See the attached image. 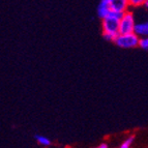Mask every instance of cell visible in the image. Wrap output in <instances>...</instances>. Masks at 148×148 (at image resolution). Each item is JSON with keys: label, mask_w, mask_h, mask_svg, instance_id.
<instances>
[{"label": "cell", "mask_w": 148, "mask_h": 148, "mask_svg": "<svg viewBox=\"0 0 148 148\" xmlns=\"http://www.w3.org/2000/svg\"><path fill=\"white\" fill-rule=\"evenodd\" d=\"M93 148H109V145L104 142V143H101L99 145L95 146V147H93Z\"/></svg>", "instance_id": "cell-11"}, {"label": "cell", "mask_w": 148, "mask_h": 148, "mask_svg": "<svg viewBox=\"0 0 148 148\" xmlns=\"http://www.w3.org/2000/svg\"><path fill=\"white\" fill-rule=\"evenodd\" d=\"M143 6H144V8H145V10L148 12V0H145V2H144Z\"/></svg>", "instance_id": "cell-12"}, {"label": "cell", "mask_w": 148, "mask_h": 148, "mask_svg": "<svg viewBox=\"0 0 148 148\" xmlns=\"http://www.w3.org/2000/svg\"><path fill=\"white\" fill-rule=\"evenodd\" d=\"M109 6H110V10L113 12L123 14L128 10L130 3H128V0H110Z\"/></svg>", "instance_id": "cell-4"}, {"label": "cell", "mask_w": 148, "mask_h": 148, "mask_svg": "<svg viewBox=\"0 0 148 148\" xmlns=\"http://www.w3.org/2000/svg\"><path fill=\"white\" fill-rule=\"evenodd\" d=\"M136 26V21H135V16L133 12H123L122 17L119 20L118 29L120 34H125V33H132L135 30Z\"/></svg>", "instance_id": "cell-3"}, {"label": "cell", "mask_w": 148, "mask_h": 148, "mask_svg": "<svg viewBox=\"0 0 148 148\" xmlns=\"http://www.w3.org/2000/svg\"><path fill=\"white\" fill-rule=\"evenodd\" d=\"M101 1H104V2H106V3H109V2H110V0H101Z\"/></svg>", "instance_id": "cell-13"}, {"label": "cell", "mask_w": 148, "mask_h": 148, "mask_svg": "<svg viewBox=\"0 0 148 148\" xmlns=\"http://www.w3.org/2000/svg\"><path fill=\"white\" fill-rule=\"evenodd\" d=\"M123 14L121 12H116L111 10L110 14L106 18L101 19V29H103V35L105 40L108 42H114L115 37L119 34V20L122 17Z\"/></svg>", "instance_id": "cell-1"}, {"label": "cell", "mask_w": 148, "mask_h": 148, "mask_svg": "<svg viewBox=\"0 0 148 148\" xmlns=\"http://www.w3.org/2000/svg\"><path fill=\"white\" fill-rule=\"evenodd\" d=\"M34 139L37 143L40 144V145L44 146V147H49L52 144V142H51V140L49 138H47L46 136H42V135H35Z\"/></svg>", "instance_id": "cell-7"}, {"label": "cell", "mask_w": 148, "mask_h": 148, "mask_svg": "<svg viewBox=\"0 0 148 148\" xmlns=\"http://www.w3.org/2000/svg\"><path fill=\"white\" fill-rule=\"evenodd\" d=\"M111 10H110V6H109V3H106L104 1H101L97 6V16H99L101 19H104L107 16L110 14Z\"/></svg>", "instance_id": "cell-6"}, {"label": "cell", "mask_w": 148, "mask_h": 148, "mask_svg": "<svg viewBox=\"0 0 148 148\" xmlns=\"http://www.w3.org/2000/svg\"><path fill=\"white\" fill-rule=\"evenodd\" d=\"M145 0H128L130 6L133 8H139V6H143Z\"/></svg>", "instance_id": "cell-10"}, {"label": "cell", "mask_w": 148, "mask_h": 148, "mask_svg": "<svg viewBox=\"0 0 148 148\" xmlns=\"http://www.w3.org/2000/svg\"><path fill=\"white\" fill-rule=\"evenodd\" d=\"M139 47L144 51H148V36L141 37L139 40Z\"/></svg>", "instance_id": "cell-9"}, {"label": "cell", "mask_w": 148, "mask_h": 148, "mask_svg": "<svg viewBox=\"0 0 148 148\" xmlns=\"http://www.w3.org/2000/svg\"><path fill=\"white\" fill-rule=\"evenodd\" d=\"M134 140H135V137L134 136H130L123 141V143L121 144L118 148H131L132 144H133Z\"/></svg>", "instance_id": "cell-8"}, {"label": "cell", "mask_w": 148, "mask_h": 148, "mask_svg": "<svg viewBox=\"0 0 148 148\" xmlns=\"http://www.w3.org/2000/svg\"><path fill=\"white\" fill-rule=\"evenodd\" d=\"M139 40H140V37L135 34L134 32H132V33H125V34L119 33L115 37L113 42L121 49H134V48L139 47Z\"/></svg>", "instance_id": "cell-2"}, {"label": "cell", "mask_w": 148, "mask_h": 148, "mask_svg": "<svg viewBox=\"0 0 148 148\" xmlns=\"http://www.w3.org/2000/svg\"><path fill=\"white\" fill-rule=\"evenodd\" d=\"M134 33L138 35L140 38H141V37L148 36V20L145 21V22L136 23V26H135Z\"/></svg>", "instance_id": "cell-5"}]
</instances>
